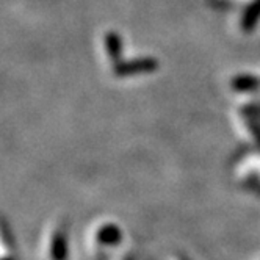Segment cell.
Masks as SVG:
<instances>
[{
    "instance_id": "1",
    "label": "cell",
    "mask_w": 260,
    "mask_h": 260,
    "mask_svg": "<svg viewBox=\"0 0 260 260\" xmlns=\"http://www.w3.org/2000/svg\"><path fill=\"white\" fill-rule=\"evenodd\" d=\"M234 176L237 182L260 190V149L240 155L234 163Z\"/></svg>"
},
{
    "instance_id": "2",
    "label": "cell",
    "mask_w": 260,
    "mask_h": 260,
    "mask_svg": "<svg viewBox=\"0 0 260 260\" xmlns=\"http://www.w3.org/2000/svg\"><path fill=\"white\" fill-rule=\"evenodd\" d=\"M113 68V74L118 79L122 77H135L143 76V74H151L158 69V60L154 57H140L134 60H121Z\"/></svg>"
},
{
    "instance_id": "3",
    "label": "cell",
    "mask_w": 260,
    "mask_h": 260,
    "mask_svg": "<svg viewBox=\"0 0 260 260\" xmlns=\"http://www.w3.org/2000/svg\"><path fill=\"white\" fill-rule=\"evenodd\" d=\"M68 229L63 224H55L49 235V254L52 260H66L68 257Z\"/></svg>"
},
{
    "instance_id": "4",
    "label": "cell",
    "mask_w": 260,
    "mask_h": 260,
    "mask_svg": "<svg viewBox=\"0 0 260 260\" xmlns=\"http://www.w3.org/2000/svg\"><path fill=\"white\" fill-rule=\"evenodd\" d=\"M121 238V229L115 222H102L94 231V243L98 246H116Z\"/></svg>"
},
{
    "instance_id": "5",
    "label": "cell",
    "mask_w": 260,
    "mask_h": 260,
    "mask_svg": "<svg viewBox=\"0 0 260 260\" xmlns=\"http://www.w3.org/2000/svg\"><path fill=\"white\" fill-rule=\"evenodd\" d=\"M104 53L105 58L110 61L111 66L121 61V53H122V40L119 33L116 31H108L104 36Z\"/></svg>"
},
{
    "instance_id": "6",
    "label": "cell",
    "mask_w": 260,
    "mask_h": 260,
    "mask_svg": "<svg viewBox=\"0 0 260 260\" xmlns=\"http://www.w3.org/2000/svg\"><path fill=\"white\" fill-rule=\"evenodd\" d=\"M260 21V0H252L246 5L240 19V28L245 33H251Z\"/></svg>"
},
{
    "instance_id": "7",
    "label": "cell",
    "mask_w": 260,
    "mask_h": 260,
    "mask_svg": "<svg viewBox=\"0 0 260 260\" xmlns=\"http://www.w3.org/2000/svg\"><path fill=\"white\" fill-rule=\"evenodd\" d=\"M231 85L238 92H252L260 88V77L251 76V74H241L232 79Z\"/></svg>"
},
{
    "instance_id": "8",
    "label": "cell",
    "mask_w": 260,
    "mask_h": 260,
    "mask_svg": "<svg viewBox=\"0 0 260 260\" xmlns=\"http://www.w3.org/2000/svg\"><path fill=\"white\" fill-rule=\"evenodd\" d=\"M213 2H216V4H241V2L251 4L252 0H213Z\"/></svg>"
}]
</instances>
